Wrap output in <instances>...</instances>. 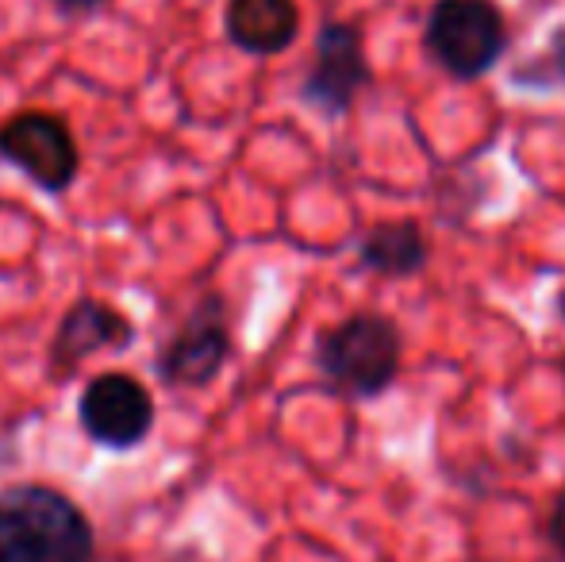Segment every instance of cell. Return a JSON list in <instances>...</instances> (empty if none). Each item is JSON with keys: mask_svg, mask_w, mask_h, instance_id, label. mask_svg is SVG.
Listing matches in <instances>:
<instances>
[{"mask_svg": "<svg viewBox=\"0 0 565 562\" xmlns=\"http://www.w3.org/2000/svg\"><path fill=\"white\" fill-rule=\"evenodd\" d=\"M97 532L66 494L39 481L0 489V562H93Z\"/></svg>", "mask_w": 565, "mask_h": 562, "instance_id": "6da1fadb", "label": "cell"}, {"mask_svg": "<svg viewBox=\"0 0 565 562\" xmlns=\"http://www.w3.org/2000/svg\"><path fill=\"white\" fill-rule=\"evenodd\" d=\"M316 367L342 397H381L401 374V331L377 312H358L316 339Z\"/></svg>", "mask_w": 565, "mask_h": 562, "instance_id": "7a4b0ae2", "label": "cell"}, {"mask_svg": "<svg viewBox=\"0 0 565 562\" xmlns=\"http://www.w3.org/2000/svg\"><path fill=\"white\" fill-rule=\"evenodd\" d=\"M424 39L431 59L450 77L473 82L504 59V12L492 0H435Z\"/></svg>", "mask_w": 565, "mask_h": 562, "instance_id": "3957f363", "label": "cell"}, {"mask_svg": "<svg viewBox=\"0 0 565 562\" xmlns=\"http://www.w3.org/2000/svg\"><path fill=\"white\" fill-rule=\"evenodd\" d=\"M231 351H235V343H231L224 300L216 293H204L189 308L181 328L158 347L154 374L166 390H204V385H212L224 374Z\"/></svg>", "mask_w": 565, "mask_h": 562, "instance_id": "277c9868", "label": "cell"}, {"mask_svg": "<svg viewBox=\"0 0 565 562\" xmlns=\"http://www.w3.org/2000/svg\"><path fill=\"white\" fill-rule=\"evenodd\" d=\"M0 158L51 197L66 193L82 170L74 131L54 113H20L0 124Z\"/></svg>", "mask_w": 565, "mask_h": 562, "instance_id": "5b68a950", "label": "cell"}, {"mask_svg": "<svg viewBox=\"0 0 565 562\" xmlns=\"http://www.w3.org/2000/svg\"><path fill=\"white\" fill-rule=\"evenodd\" d=\"M77 421L82 432L105 450H131L154 432V397L135 374L108 370L97 374L82 390L77 401Z\"/></svg>", "mask_w": 565, "mask_h": 562, "instance_id": "8992f818", "label": "cell"}, {"mask_svg": "<svg viewBox=\"0 0 565 562\" xmlns=\"http://www.w3.org/2000/svg\"><path fill=\"white\" fill-rule=\"evenodd\" d=\"M370 85V62H365L362 31L354 23H323L316 35V59L300 85V100L323 116L350 113L358 93Z\"/></svg>", "mask_w": 565, "mask_h": 562, "instance_id": "52a82bcc", "label": "cell"}, {"mask_svg": "<svg viewBox=\"0 0 565 562\" xmlns=\"http://www.w3.org/2000/svg\"><path fill=\"white\" fill-rule=\"evenodd\" d=\"M131 343H135L131 316H124L108 300L82 297L58 320V331H54V343H51V370L54 374H70V370L82 367L93 354L127 351Z\"/></svg>", "mask_w": 565, "mask_h": 562, "instance_id": "ba28073f", "label": "cell"}, {"mask_svg": "<svg viewBox=\"0 0 565 562\" xmlns=\"http://www.w3.org/2000/svg\"><path fill=\"white\" fill-rule=\"evenodd\" d=\"M224 28L238 51L269 59L292 46L300 31V8L297 0H227Z\"/></svg>", "mask_w": 565, "mask_h": 562, "instance_id": "9c48e42d", "label": "cell"}, {"mask_svg": "<svg viewBox=\"0 0 565 562\" xmlns=\"http://www.w3.org/2000/svg\"><path fill=\"white\" fill-rule=\"evenodd\" d=\"M427 235L416 220L401 224H381L362 235L358 243V263L381 278H412L427 266Z\"/></svg>", "mask_w": 565, "mask_h": 562, "instance_id": "30bf717a", "label": "cell"}, {"mask_svg": "<svg viewBox=\"0 0 565 562\" xmlns=\"http://www.w3.org/2000/svg\"><path fill=\"white\" fill-rule=\"evenodd\" d=\"M546 70H551V74L543 77V85H551V82L565 85V23L551 35V51H546Z\"/></svg>", "mask_w": 565, "mask_h": 562, "instance_id": "8fae6325", "label": "cell"}, {"mask_svg": "<svg viewBox=\"0 0 565 562\" xmlns=\"http://www.w3.org/2000/svg\"><path fill=\"white\" fill-rule=\"evenodd\" d=\"M551 540L558 543V551L565 555V489L558 494V501H554V512H551Z\"/></svg>", "mask_w": 565, "mask_h": 562, "instance_id": "7c38bea8", "label": "cell"}, {"mask_svg": "<svg viewBox=\"0 0 565 562\" xmlns=\"http://www.w3.org/2000/svg\"><path fill=\"white\" fill-rule=\"evenodd\" d=\"M54 4H58L62 12H97V8L108 4V0H54Z\"/></svg>", "mask_w": 565, "mask_h": 562, "instance_id": "4fadbf2b", "label": "cell"}, {"mask_svg": "<svg viewBox=\"0 0 565 562\" xmlns=\"http://www.w3.org/2000/svg\"><path fill=\"white\" fill-rule=\"evenodd\" d=\"M558 312H562V320H565V289H562V297H558Z\"/></svg>", "mask_w": 565, "mask_h": 562, "instance_id": "5bb4252c", "label": "cell"}]
</instances>
